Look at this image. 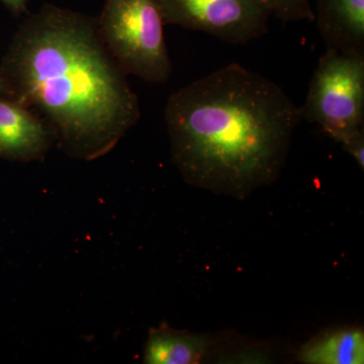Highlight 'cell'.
I'll return each mask as SVG.
<instances>
[{
  "label": "cell",
  "mask_w": 364,
  "mask_h": 364,
  "mask_svg": "<svg viewBox=\"0 0 364 364\" xmlns=\"http://www.w3.org/2000/svg\"><path fill=\"white\" fill-rule=\"evenodd\" d=\"M11 97L48 124L68 156L111 152L141 117L135 91L97 18L54 4L28 14L0 63Z\"/></svg>",
  "instance_id": "cell-1"
},
{
  "label": "cell",
  "mask_w": 364,
  "mask_h": 364,
  "mask_svg": "<svg viewBox=\"0 0 364 364\" xmlns=\"http://www.w3.org/2000/svg\"><path fill=\"white\" fill-rule=\"evenodd\" d=\"M164 117L184 179L237 198L277 181L303 119L277 83L236 63L174 92Z\"/></svg>",
  "instance_id": "cell-2"
},
{
  "label": "cell",
  "mask_w": 364,
  "mask_h": 364,
  "mask_svg": "<svg viewBox=\"0 0 364 364\" xmlns=\"http://www.w3.org/2000/svg\"><path fill=\"white\" fill-rule=\"evenodd\" d=\"M98 30L109 51L128 75L162 85L172 64L158 0H105Z\"/></svg>",
  "instance_id": "cell-3"
},
{
  "label": "cell",
  "mask_w": 364,
  "mask_h": 364,
  "mask_svg": "<svg viewBox=\"0 0 364 364\" xmlns=\"http://www.w3.org/2000/svg\"><path fill=\"white\" fill-rule=\"evenodd\" d=\"M301 114L341 144L363 131L364 55L328 48L318 60Z\"/></svg>",
  "instance_id": "cell-4"
},
{
  "label": "cell",
  "mask_w": 364,
  "mask_h": 364,
  "mask_svg": "<svg viewBox=\"0 0 364 364\" xmlns=\"http://www.w3.org/2000/svg\"><path fill=\"white\" fill-rule=\"evenodd\" d=\"M165 26L207 33L229 44H247L268 31L272 16L260 0H158Z\"/></svg>",
  "instance_id": "cell-5"
},
{
  "label": "cell",
  "mask_w": 364,
  "mask_h": 364,
  "mask_svg": "<svg viewBox=\"0 0 364 364\" xmlns=\"http://www.w3.org/2000/svg\"><path fill=\"white\" fill-rule=\"evenodd\" d=\"M55 142L44 119L11 95L0 93V158L31 162L44 159Z\"/></svg>",
  "instance_id": "cell-6"
},
{
  "label": "cell",
  "mask_w": 364,
  "mask_h": 364,
  "mask_svg": "<svg viewBox=\"0 0 364 364\" xmlns=\"http://www.w3.org/2000/svg\"><path fill=\"white\" fill-rule=\"evenodd\" d=\"M315 20L327 48L364 55V0H317Z\"/></svg>",
  "instance_id": "cell-7"
},
{
  "label": "cell",
  "mask_w": 364,
  "mask_h": 364,
  "mask_svg": "<svg viewBox=\"0 0 364 364\" xmlns=\"http://www.w3.org/2000/svg\"><path fill=\"white\" fill-rule=\"evenodd\" d=\"M210 341L203 335L177 331L163 325L151 329L145 348L146 363H200L210 350Z\"/></svg>",
  "instance_id": "cell-8"
},
{
  "label": "cell",
  "mask_w": 364,
  "mask_h": 364,
  "mask_svg": "<svg viewBox=\"0 0 364 364\" xmlns=\"http://www.w3.org/2000/svg\"><path fill=\"white\" fill-rule=\"evenodd\" d=\"M301 360L310 364L364 363V334L359 329L339 330L306 344Z\"/></svg>",
  "instance_id": "cell-9"
},
{
  "label": "cell",
  "mask_w": 364,
  "mask_h": 364,
  "mask_svg": "<svg viewBox=\"0 0 364 364\" xmlns=\"http://www.w3.org/2000/svg\"><path fill=\"white\" fill-rule=\"evenodd\" d=\"M268 13L284 21H315L311 0H260Z\"/></svg>",
  "instance_id": "cell-10"
},
{
  "label": "cell",
  "mask_w": 364,
  "mask_h": 364,
  "mask_svg": "<svg viewBox=\"0 0 364 364\" xmlns=\"http://www.w3.org/2000/svg\"><path fill=\"white\" fill-rule=\"evenodd\" d=\"M345 150L355 159L359 166L364 167V133L363 130L354 134L342 143Z\"/></svg>",
  "instance_id": "cell-11"
},
{
  "label": "cell",
  "mask_w": 364,
  "mask_h": 364,
  "mask_svg": "<svg viewBox=\"0 0 364 364\" xmlns=\"http://www.w3.org/2000/svg\"><path fill=\"white\" fill-rule=\"evenodd\" d=\"M0 2L14 16H21L23 14H28V4L30 0H0Z\"/></svg>",
  "instance_id": "cell-12"
},
{
  "label": "cell",
  "mask_w": 364,
  "mask_h": 364,
  "mask_svg": "<svg viewBox=\"0 0 364 364\" xmlns=\"http://www.w3.org/2000/svg\"><path fill=\"white\" fill-rule=\"evenodd\" d=\"M0 93L11 95V87L7 85L6 80L4 79V76H2L1 72H0Z\"/></svg>",
  "instance_id": "cell-13"
}]
</instances>
